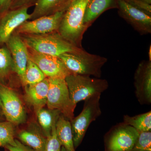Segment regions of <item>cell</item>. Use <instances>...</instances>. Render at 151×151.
<instances>
[{"mask_svg":"<svg viewBox=\"0 0 151 151\" xmlns=\"http://www.w3.org/2000/svg\"><path fill=\"white\" fill-rule=\"evenodd\" d=\"M89 0H76L65 11L58 32L74 46L82 48L83 35L87 28L83 20Z\"/></svg>","mask_w":151,"mask_h":151,"instance_id":"obj_1","label":"cell"},{"mask_svg":"<svg viewBox=\"0 0 151 151\" xmlns=\"http://www.w3.org/2000/svg\"><path fill=\"white\" fill-rule=\"evenodd\" d=\"M28 48L42 54L59 57L67 52H77L83 49L73 45L58 32L43 34L19 35Z\"/></svg>","mask_w":151,"mask_h":151,"instance_id":"obj_2","label":"cell"},{"mask_svg":"<svg viewBox=\"0 0 151 151\" xmlns=\"http://www.w3.org/2000/svg\"><path fill=\"white\" fill-rule=\"evenodd\" d=\"M71 73L100 78L102 68L108 61L104 57L91 54L82 49L77 52H67L60 55Z\"/></svg>","mask_w":151,"mask_h":151,"instance_id":"obj_3","label":"cell"},{"mask_svg":"<svg viewBox=\"0 0 151 151\" xmlns=\"http://www.w3.org/2000/svg\"><path fill=\"white\" fill-rule=\"evenodd\" d=\"M65 82L72 103H77L95 95H101L109 84L105 79L71 73L65 77Z\"/></svg>","mask_w":151,"mask_h":151,"instance_id":"obj_4","label":"cell"},{"mask_svg":"<svg viewBox=\"0 0 151 151\" xmlns=\"http://www.w3.org/2000/svg\"><path fill=\"white\" fill-rule=\"evenodd\" d=\"M100 96L95 95L84 100L81 113L70 121L75 149L81 144L90 124L101 115Z\"/></svg>","mask_w":151,"mask_h":151,"instance_id":"obj_5","label":"cell"},{"mask_svg":"<svg viewBox=\"0 0 151 151\" xmlns=\"http://www.w3.org/2000/svg\"><path fill=\"white\" fill-rule=\"evenodd\" d=\"M49 89L46 105L49 109L57 110L70 121L74 118L76 105L71 102L65 78H48Z\"/></svg>","mask_w":151,"mask_h":151,"instance_id":"obj_6","label":"cell"},{"mask_svg":"<svg viewBox=\"0 0 151 151\" xmlns=\"http://www.w3.org/2000/svg\"><path fill=\"white\" fill-rule=\"evenodd\" d=\"M0 99L4 116L7 121L15 125L24 123L26 112L21 100L15 90L6 84L0 83Z\"/></svg>","mask_w":151,"mask_h":151,"instance_id":"obj_7","label":"cell"},{"mask_svg":"<svg viewBox=\"0 0 151 151\" xmlns=\"http://www.w3.org/2000/svg\"><path fill=\"white\" fill-rule=\"evenodd\" d=\"M65 12L62 11L32 20L26 21L17 28L14 33L18 35L43 34L58 32Z\"/></svg>","mask_w":151,"mask_h":151,"instance_id":"obj_8","label":"cell"},{"mask_svg":"<svg viewBox=\"0 0 151 151\" xmlns=\"http://www.w3.org/2000/svg\"><path fill=\"white\" fill-rule=\"evenodd\" d=\"M29 59L35 63L47 78H65L71 72L58 57L42 54L27 47Z\"/></svg>","mask_w":151,"mask_h":151,"instance_id":"obj_9","label":"cell"},{"mask_svg":"<svg viewBox=\"0 0 151 151\" xmlns=\"http://www.w3.org/2000/svg\"><path fill=\"white\" fill-rule=\"evenodd\" d=\"M119 13L122 18L142 35L151 33V16L124 1L118 0Z\"/></svg>","mask_w":151,"mask_h":151,"instance_id":"obj_10","label":"cell"},{"mask_svg":"<svg viewBox=\"0 0 151 151\" xmlns=\"http://www.w3.org/2000/svg\"><path fill=\"white\" fill-rule=\"evenodd\" d=\"M135 94L142 105L151 103V61L143 60L139 63L134 76Z\"/></svg>","mask_w":151,"mask_h":151,"instance_id":"obj_11","label":"cell"},{"mask_svg":"<svg viewBox=\"0 0 151 151\" xmlns=\"http://www.w3.org/2000/svg\"><path fill=\"white\" fill-rule=\"evenodd\" d=\"M28 9L9 10L0 16V47L6 45L17 28L24 22L29 20Z\"/></svg>","mask_w":151,"mask_h":151,"instance_id":"obj_12","label":"cell"},{"mask_svg":"<svg viewBox=\"0 0 151 151\" xmlns=\"http://www.w3.org/2000/svg\"><path fill=\"white\" fill-rule=\"evenodd\" d=\"M6 45L12 58L15 72L21 81L29 59L27 46L20 35L14 32L7 42Z\"/></svg>","mask_w":151,"mask_h":151,"instance_id":"obj_13","label":"cell"},{"mask_svg":"<svg viewBox=\"0 0 151 151\" xmlns=\"http://www.w3.org/2000/svg\"><path fill=\"white\" fill-rule=\"evenodd\" d=\"M139 135V132L136 129L125 124L111 136L107 145V151H131Z\"/></svg>","mask_w":151,"mask_h":151,"instance_id":"obj_14","label":"cell"},{"mask_svg":"<svg viewBox=\"0 0 151 151\" xmlns=\"http://www.w3.org/2000/svg\"><path fill=\"white\" fill-rule=\"evenodd\" d=\"M24 86L25 100L33 108L36 114L46 105L49 89L48 78L46 77L36 84Z\"/></svg>","mask_w":151,"mask_h":151,"instance_id":"obj_15","label":"cell"},{"mask_svg":"<svg viewBox=\"0 0 151 151\" xmlns=\"http://www.w3.org/2000/svg\"><path fill=\"white\" fill-rule=\"evenodd\" d=\"M72 0H38L30 14L29 20H32L41 17L50 15L62 11H65Z\"/></svg>","mask_w":151,"mask_h":151,"instance_id":"obj_16","label":"cell"},{"mask_svg":"<svg viewBox=\"0 0 151 151\" xmlns=\"http://www.w3.org/2000/svg\"><path fill=\"white\" fill-rule=\"evenodd\" d=\"M118 0H89L84 13L83 23L88 27L105 11L118 9Z\"/></svg>","mask_w":151,"mask_h":151,"instance_id":"obj_17","label":"cell"},{"mask_svg":"<svg viewBox=\"0 0 151 151\" xmlns=\"http://www.w3.org/2000/svg\"><path fill=\"white\" fill-rule=\"evenodd\" d=\"M19 139L25 145L36 151H44L47 137L42 132L37 129L22 130L17 135Z\"/></svg>","mask_w":151,"mask_h":151,"instance_id":"obj_18","label":"cell"},{"mask_svg":"<svg viewBox=\"0 0 151 151\" xmlns=\"http://www.w3.org/2000/svg\"><path fill=\"white\" fill-rule=\"evenodd\" d=\"M55 128L57 136L61 146L66 151H75L70 121L61 114L56 122Z\"/></svg>","mask_w":151,"mask_h":151,"instance_id":"obj_19","label":"cell"},{"mask_svg":"<svg viewBox=\"0 0 151 151\" xmlns=\"http://www.w3.org/2000/svg\"><path fill=\"white\" fill-rule=\"evenodd\" d=\"M61 113L57 110L42 108L37 113L38 121L45 136L47 137L51 134L52 128Z\"/></svg>","mask_w":151,"mask_h":151,"instance_id":"obj_20","label":"cell"},{"mask_svg":"<svg viewBox=\"0 0 151 151\" xmlns=\"http://www.w3.org/2000/svg\"><path fill=\"white\" fill-rule=\"evenodd\" d=\"M15 73L14 62L6 45L0 47V83L6 84L13 73Z\"/></svg>","mask_w":151,"mask_h":151,"instance_id":"obj_21","label":"cell"},{"mask_svg":"<svg viewBox=\"0 0 151 151\" xmlns=\"http://www.w3.org/2000/svg\"><path fill=\"white\" fill-rule=\"evenodd\" d=\"M124 121L125 125L133 127L139 132H151V111L133 117L125 115Z\"/></svg>","mask_w":151,"mask_h":151,"instance_id":"obj_22","label":"cell"},{"mask_svg":"<svg viewBox=\"0 0 151 151\" xmlns=\"http://www.w3.org/2000/svg\"><path fill=\"white\" fill-rule=\"evenodd\" d=\"M46 78V76L38 66L29 59L24 74L20 81L24 86L36 84Z\"/></svg>","mask_w":151,"mask_h":151,"instance_id":"obj_23","label":"cell"},{"mask_svg":"<svg viewBox=\"0 0 151 151\" xmlns=\"http://www.w3.org/2000/svg\"><path fill=\"white\" fill-rule=\"evenodd\" d=\"M15 126L8 121L0 122V147L16 145Z\"/></svg>","mask_w":151,"mask_h":151,"instance_id":"obj_24","label":"cell"},{"mask_svg":"<svg viewBox=\"0 0 151 151\" xmlns=\"http://www.w3.org/2000/svg\"><path fill=\"white\" fill-rule=\"evenodd\" d=\"M131 151H151V132H139L137 139Z\"/></svg>","mask_w":151,"mask_h":151,"instance_id":"obj_25","label":"cell"},{"mask_svg":"<svg viewBox=\"0 0 151 151\" xmlns=\"http://www.w3.org/2000/svg\"><path fill=\"white\" fill-rule=\"evenodd\" d=\"M55 126L52 128L50 134L47 137L46 145L44 151H61L62 146L57 136Z\"/></svg>","mask_w":151,"mask_h":151,"instance_id":"obj_26","label":"cell"},{"mask_svg":"<svg viewBox=\"0 0 151 151\" xmlns=\"http://www.w3.org/2000/svg\"><path fill=\"white\" fill-rule=\"evenodd\" d=\"M38 1V0H12L10 9L15 10L24 8L29 9L35 6Z\"/></svg>","mask_w":151,"mask_h":151,"instance_id":"obj_27","label":"cell"},{"mask_svg":"<svg viewBox=\"0 0 151 151\" xmlns=\"http://www.w3.org/2000/svg\"><path fill=\"white\" fill-rule=\"evenodd\" d=\"M130 5L151 16V5L140 0H123Z\"/></svg>","mask_w":151,"mask_h":151,"instance_id":"obj_28","label":"cell"},{"mask_svg":"<svg viewBox=\"0 0 151 151\" xmlns=\"http://www.w3.org/2000/svg\"><path fill=\"white\" fill-rule=\"evenodd\" d=\"M16 145L7 146L5 147L9 151H36L30 147L24 145L17 139L15 140Z\"/></svg>","mask_w":151,"mask_h":151,"instance_id":"obj_29","label":"cell"},{"mask_svg":"<svg viewBox=\"0 0 151 151\" xmlns=\"http://www.w3.org/2000/svg\"><path fill=\"white\" fill-rule=\"evenodd\" d=\"M12 0H0V16L10 9Z\"/></svg>","mask_w":151,"mask_h":151,"instance_id":"obj_30","label":"cell"},{"mask_svg":"<svg viewBox=\"0 0 151 151\" xmlns=\"http://www.w3.org/2000/svg\"><path fill=\"white\" fill-rule=\"evenodd\" d=\"M140 1L146 3V4L150 5L151 4V0H140Z\"/></svg>","mask_w":151,"mask_h":151,"instance_id":"obj_31","label":"cell"},{"mask_svg":"<svg viewBox=\"0 0 151 151\" xmlns=\"http://www.w3.org/2000/svg\"><path fill=\"white\" fill-rule=\"evenodd\" d=\"M151 45L150 46V48H149V60H150L151 61Z\"/></svg>","mask_w":151,"mask_h":151,"instance_id":"obj_32","label":"cell"},{"mask_svg":"<svg viewBox=\"0 0 151 151\" xmlns=\"http://www.w3.org/2000/svg\"><path fill=\"white\" fill-rule=\"evenodd\" d=\"M3 116H4V114H3L2 111L0 109V122L2 120Z\"/></svg>","mask_w":151,"mask_h":151,"instance_id":"obj_33","label":"cell"},{"mask_svg":"<svg viewBox=\"0 0 151 151\" xmlns=\"http://www.w3.org/2000/svg\"><path fill=\"white\" fill-rule=\"evenodd\" d=\"M2 105L1 102V100L0 99V109L2 110Z\"/></svg>","mask_w":151,"mask_h":151,"instance_id":"obj_34","label":"cell"},{"mask_svg":"<svg viewBox=\"0 0 151 151\" xmlns=\"http://www.w3.org/2000/svg\"><path fill=\"white\" fill-rule=\"evenodd\" d=\"M61 151H65V148H64L63 147H61Z\"/></svg>","mask_w":151,"mask_h":151,"instance_id":"obj_35","label":"cell"},{"mask_svg":"<svg viewBox=\"0 0 151 151\" xmlns=\"http://www.w3.org/2000/svg\"><path fill=\"white\" fill-rule=\"evenodd\" d=\"M75 1H76V0H72V3H73V2Z\"/></svg>","mask_w":151,"mask_h":151,"instance_id":"obj_36","label":"cell"}]
</instances>
